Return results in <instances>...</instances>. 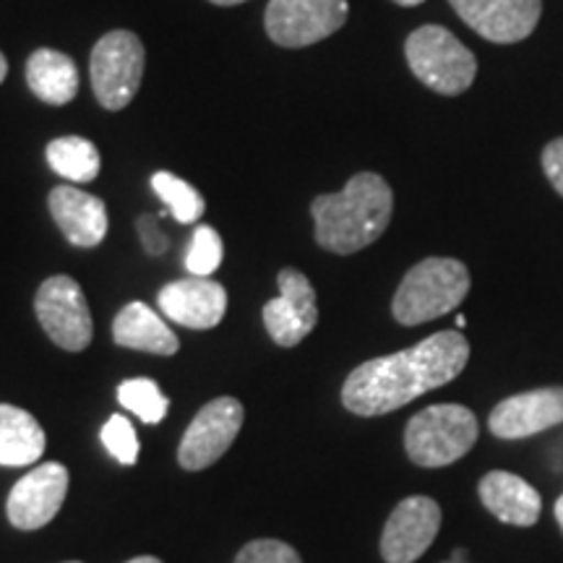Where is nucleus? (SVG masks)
<instances>
[{
	"label": "nucleus",
	"instance_id": "5",
	"mask_svg": "<svg viewBox=\"0 0 563 563\" xmlns=\"http://www.w3.org/2000/svg\"><path fill=\"white\" fill-rule=\"evenodd\" d=\"M410 70L428 89L456 97L473 87L477 76V58L443 26L426 24L415 30L405 42Z\"/></svg>",
	"mask_w": 563,
	"mask_h": 563
},
{
	"label": "nucleus",
	"instance_id": "3",
	"mask_svg": "<svg viewBox=\"0 0 563 563\" xmlns=\"http://www.w3.org/2000/svg\"><path fill=\"white\" fill-rule=\"evenodd\" d=\"M470 292V272L456 258H426L405 274L391 313L402 327H420L456 311Z\"/></svg>",
	"mask_w": 563,
	"mask_h": 563
},
{
	"label": "nucleus",
	"instance_id": "1",
	"mask_svg": "<svg viewBox=\"0 0 563 563\" xmlns=\"http://www.w3.org/2000/svg\"><path fill=\"white\" fill-rule=\"evenodd\" d=\"M470 342L462 332H439L394 355L357 365L342 386V405L376 418L410 405L422 394L452 384L467 368Z\"/></svg>",
	"mask_w": 563,
	"mask_h": 563
},
{
	"label": "nucleus",
	"instance_id": "33",
	"mask_svg": "<svg viewBox=\"0 0 563 563\" xmlns=\"http://www.w3.org/2000/svg\"><path fill=\"white\" fill-rule=\"evenodd\" d=\"M394 3H397V5H405V9H412V5L426 3V0H394Z\"/></svg>",
	"mask_w": 563,
	"mask_h": 563
},
{
	"label": "nucleus",
	"instance_id": "32",
	"mask_svg": "<svg viewBox=\"0 0 563 563\" xmlns=\"http://www.w3.org/2000/svg\"><path fill=\"white\" fill-rule=\"evenodd\" d=\"M5 74H9V63H5V55L0 53V84H3Z\"/></svg>",
	"mask_w": 563,
	"mask_h": 563
},
{
	"label": "nucleus",
	"instance_id": "27",
	"mask_svg": "<svg viewBox=\"0 0 563 563\" xmlns=\"http://www.w3.org/2000/svg\"><path fill=\"white\" fill-rule=\"evenodd\" d=\"M543 170L555 188V194L563 196V139H553L543 152Z\"/></svg>",
	"mask_w": 563,
	"mask_h": 563
},
{
	"label": "nucleus",
	"instance_id": "35",
	"mask_svg": "<svg viewBox=\"0 0 563 563\" xmlns=\"http://www.w3.org/2000/svg\"><path fill=\"white\" fill-rule=\"evenodd\" d=\"M464 323H467V319H464V316H456V327L464 329Z\"/></svg>",
	"mask_w": 563,
	"mask_h": 563
},
{
	"label": "nucleus",
	"instance_id": "10",
	"mask_svg": "<svg viewBox=\"0 0 563 563\" xmlns=\"http://www.w3.org/2000/svg\"><path fill=\"white\" fill-rule=\"evenodd\" d=\"M68 470L58 462H45L24 475L9 493L5 514L16 530L32 532L53 522L68 496Z\"/></svg>",
	"mask_w": 563,
	"mask_h": 563
},
{
	"label": "nucleus",
	"instance_id": "36",
	"mask_svg": "<svg viewBox=\"0 0 563 563\" xmlns=\"http://www.w3.org/2000/svg\"><path fill=\"white\" fill-rule=\"evenodd\" d=\"M68 563H81V561H68Z\"/></svg>",
	"mask_w": 563,
	"mask_h": 563
},
{
	"label": "nucleus",
	"instance_id": "9",
	"mask_svg": "<svg viewBox=\"0 0 563 563\" xmlns=\"http://www.w3.org/2000/svg\"><path fill=\"white\" fill-rule=\"evenodd\" d=\"M243 420L245 410L235 397H217L209 405H203L180 439V467L188 473H199V470H207L217 460H222L241 433Z\"/></svg>",
	"mask_w": 563,
	"mask_h": 563
},
{
	"label": "nucleus",
	"instance_id": "31",
	"mask_svg": "<svg viewBox=\"0 0 563 563\" xmlns=\"http://www.w3.org/2000/svg\"><path fill=\"white\" fill-rule=\"evenodd\" d=\"M125 563H162L159 559H154V555H139V559H131Z\"/></svg>",
	"mask_w": 563,
	"mask_h": 563
},
{
	"label": "nucleus",
	"instance_id": "26",
	"mask_svg": "<svg viewBox=\"0 0 563 563\" xmlns=\"http://www.w3.org/2000/svg\"><path fill=\"white\" fill-rule=\"evenodd\" d=\"M235 563H302V559L290 543L262 538L243 545V551L235 555Z\"/></svg>",
	"mask_w": 563,
	"mask_h": 563
},
{
	"label": "nucleus",
	"instance_id": "30",
	"mask_svg": "<svg viewBox=\"0 0 563 563\" xmlns=\"http://www.w3.org/2000/svg\"><path fill=\"white\" fill-rule=\"evenodd\" d=\"M555 519H559V527H561V532H563V493L559 496V501H555Z\"/></svg>",
	"mask_w": 563,
	"mask_h": 563
},
{
	"label": "nucleus",
	"instance_id": "29",
	"mask_svg": "<svg viewBox=\"0 0 563 563\" xmlns=\"http://www.w3.org/2000/svg\"><path fill=\"white\" fill-rule=\"evenodd\" d=\"M441 563H470L467 561V551H464V548H456V551L452 553V559L441 561Z\"/></svg>",
	"mask_w": 563,
	"mask_h": 563
},
{
	"label": "nucleus",
	"instance_id": "21",
	"mask_svg": "<svg viewBox=\"0 0 563 563\" xmlns=\"http://www.w3.org/2000/svg\"><path fill=\"white\" fill-rule=\"evenodd\" d=\"M45 154L53 170L70 183H91L100 175V152L91 141L81 136L55 139L47 144Z\"/></svg>",
	"mask_w": 563,
	"mask_h": 563
},
{
	"label": "nucleus",
	"instance_id": "22",
	"mask_svg": "<svg viewBox=\"0 0 563 563\" xmlns=\"http://www.w3.org/2000/svg\"><path fill=\"white\" fill-rule=\"evenodd\" d=\"M152 188L180 224H196L201 220L207 201H203V196L196 191L191 183H186L173 173H157L152 178Z\"/></svg>",
	"mask_w": 563,
	"mask_h": 563
},
{
	"label": "nucleus",
	"instance_id": "23",
	"mask_svg": "<svg viewBox=\"0 0 563 563\" xmlns=\"http://www.w3.org/2000/svg\"><path fill=\"white\" fill-rule=\"evenodd\" d=\"M118 399L125 410L139 415L141 420L150 422H162L167 415V407H170V399L159 391V386L150 382V378H129L118 386Z\"/></svg>",
	"mask_w": 563,
	"mask_h": 563
},
{
	"label": "nucleus",
	"instance_id": "14",
	"mask_svg": "<svg viewBox=\"0 0 563 563\" xmlns=\"http://www.w3.org/2000/svg\"><path fill=\"white\" fill-rule=\"evenodd\" d=\"M563 422V386H543L514 394L493 407L488 428L504 441L530 439Z\"/></svg>",
	"mask_w": 563,
	"mask_h": 563
},
{
	"label": "nucleus",
	"instance_id": "15",
	"mask_svg": "<svg viewBox=\"0 0 563 563\" xmlns=\"http://www.w3.org/2000/svg\"><path fill=\"white\" fill-rule=\"evenodd\" d=\"M159 311L186 329H214L228 311V290L209 277H188L165 285L157 295Z\"/></svg>",
	"mask_w": 563,
	"mask_h": 563
},
{
	"label": "nucleus",
	"instance_id": "20",
	"mask_svg": "<svg viewBox=\"0 0 563 563\" xmlns=\"http://www.w3.org/2000/svg\"><path fill=\"white\" fill-rule=\"evenodd\" d=\"M45 431L34 415L21 407L0 405V464L26 467L45 454Z\"/></svg>",
	"mask_w": 563,
	"mask_h": 563
},
{
	"label": "nucleus",
	"instance_id": "12",
	"mask_svg": "<svg viewBox=\"0 0 563 563\" xmlns=\"http://www.w3.org/2000/svg\"><path fill=\"white\" fill-rule=\"evenodd\" d=\"M441 530V506L428 496H410L397 504L382 532L386 563H415L433 545Z\"/></svg>",
	"mask_w": 563,
	"mask_h": 563
},
{
	"label": "nucleus",
	"instance_id": "28",
	"mask_svg": "<svg viewBox=\"0 0 563 563\" xmlns=\"http://www.w3.org/2000/svg\"><path fill=\"white\" fill-rule=\"evenodd\" d=\"M139 232H141V241H144V249L152 253V256H159V253L167 251V238L162 235L157 228V220L154 217H141L139 220Z\"/></svg>",
	"mask_w": 563,
	"mask_h": 563
},
{
	"label": "nucleus",
	"instance_id": "16",
	"mask_svg": "<svg viewBox=\"0 0 563 563\" xmlns=\"http://www.w3.org/2000/svg\"><path fill=\"white\" fill-rule=\"evenodd\" d=\"M47 207L55 224L76 249H95L108 235V209L97 199L76 186H58L47 196Z\"/></svg>",
	"mask_w": 563,
	"mask_h": 563
},
{
	"label": "nucleus",
	"instance_id": "7",
	"mask_svg": "<svg viewBox=\"0 0 563 563\" xmlns=\"http://www.w3.org/2000/svg\"><path fill=\"white\" fill-rule=\"evenodd\" d=\"M34 313L45 334L66 352H81L89 347L95 323H91L89 302L81 285L66 274H55L40 285L34 298Z\"/></svg>",
	"mask_w": 563,
	"mask_h": 563
},
{
	"label": "nucleus",
	"instance_id": "6",
	"mask_svg": "<svg viewBox=\"0 0 563 563\" xmlns=\"http://www.w3.org/2000/svg\"><path fill=\"white\" fill-rule=\"evenodd\" d=\"M144 45L133 32L115 30L97 40L91 51L89 74L97 102L104 110L129 108L144 79Z\"/></svg>",
	"mask_w": 563,
	"mask_h": 563
},
{
	"label": "nucleus",
	"instance_id": "2",
	"mask_svg": "<svg viewBox=\"0 0 563 563\" xmlns=\"http://www.w3.org/2000/svg\"><path fill=\"white\" fill-rule=\"evenodd\" d=\"M316 243L323 251L350 256L376 243L394 214L391 186L376 173H357L340 194L319 196L311 203Z\"/></svg>",
	"mask_w": 563,
	"mask_h": 563
},
{
	"label": "nucleus",
	"instance_id": "8",
	"mask_svg": "<svg viewBox=\"0 0 563 563\" xmlns=\"http://www.w3.org/2000/svg\"><path fill=\"white\" fill-rule=\"evenodd\" d=\"M347 13V0H269L264 24L279 47H308L342 30Z\"/></svg>",
	"mask_w": 563,
	"mask_h": 563
},
{
	"label": "nucleus",
	"instance_id": "25",
	"mask_svg": "<svg viewBox=\"0 0 563 563\" xmlns=\"http://www.w3.org/2000/svg\"><path fill=\"white\" fill-rule=\"evenodd\" d=\"M102 443L104 449L115 456L121 464H133L139 456V439L133 431L131 420L123 415H112V418L102 426Z\"/></svg>",
	"mask_w": 563,
	"mask_h": 563
},
{
	"label": "nucleus",
	"instance_id": "19",
	"mask_svg": "<svg viewBox=\"0 0 563 563\" xmlns=\"http://www.w3.org/2000/svg\"><path fill=\"white\" fill-rule=\"evenodd\" d=\"M26 84L47 104H68L79 95V68L66 53L40 47L26 60Z\"/></svg>",
	"mask_w": 563,
	"mask_h": 563
},
{
	"label": "nucleus",
	"instance_id": "24",
	"mask_svg": "<svg viewBox=\"0 0 563 563\" xmlns=\"http://www.w3.org/2000/svg\"><path fill=\"white\" fill-rule=\"evenodd\" d=\"M222 258H224L222 238L217 235V230L209 228V224H199V228L194 230L191 245H188L186 269L191 272V277H209V274L220 269Z\"/></svg>",
	"mask_w": 563,
	"mask_h": 563
},
{
	"label": "nucleus",
	"instance_id": "13",
	"mask_svg": "<svg viewBox=\"0 0 563 563\" xmlns=\"http://www.w3.org/2000/svg\"><path fill=\"white\" fill-rule=\"evenodd\" d=\"M449 3L470 30L498 45L530 37L543 13V0H449Z\"/></svg>",
	"mask_w": 563,
	"mask_h": 563
},
{
	"label": "nucleus",
	"instance_id": "4",
	"mask_svg": "<svg viewBox=\"0 0 563 563\" xmlns=\"http://www.w3.org/2000/svg\"><path fill=\"white\" fill-rule=\"evenodd\" d=\"M481 428L464 405H433L412 415L405 428V452L418 467H446L477 443Z\"/></svg>",
	"mask_w": 563,
	"mask_h": 563
},
{
	"label": "nucleus",
	"instance_id": "17",
	"mask_svg": "<svg viewBox=\"0 0 563 563\" xmlns=\"http://www.w3.org/2000/svg\"><path fill=\"white\" fill-rule=\"evenodd\" d=\"M477 493H481L485 509L504 525L532 527L543 511L540 493L525 477L506 473V470H493V473L483 475Z\"/></svg>",
	"mask_w": 563,
	"mask_h": 563
},
{
	"label": "nucleus",
	"instance_id": "18",
	"mask_svg": "<svg viewBox=\"0 0 563 563\" xmlns=\"http://www.w3.org/2000/svg\"><path fill=\"white\" fill-rule=\"evenodd\" d=\"M112 340L121 347L152 352V355H175L180 347L178 336L173 329L162 321L159 313H154L146 302H129L118 311L112 321Z\"/></svg>",
	"mask_w": 563,
	"mask_h": 563
},
{
	"label": "nucleus",
	"instance_id": "34",
	"mask_svg": "<svg viewBox=\"0 0 563 563\" xmlns=\"http://www.w3.org/2000/svg\"><path fill=\"white\" fill-rule=\"evenodd\" d=\"M209 3H214V5H238V3H245V0H209Z\"/></svg>",
	"mask_w": 563,
	"mask_h": 563
},
{
	"label": "nucleus",
	"instance_id": "11",
	"mask_svg": "<svg viewBox=\"0 0 563 563\" xmlns=\"http://www.w3.org/2000/svg\"><path fill=\"white\" fill-rule=\"evenodd\" d=\"M279 298L264 306L266 332L279 347H295L319 323V302L311 279L298 269L279 272Z\"/></svg>",
	"mask_w": 563,
	"mask_h": 563
}]
</instances>
